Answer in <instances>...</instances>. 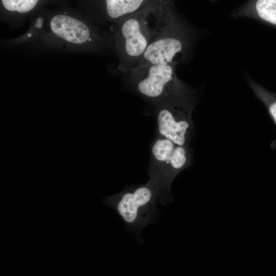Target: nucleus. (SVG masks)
Masks as SVG:
<instances>
[{"mask_svg": "<svg viewBox=\"0 0 276 276\" xmlns=\"http://www.w3.org/2000/svg\"><path fill=\"white\" fill-rule=\"evenodd\" d=\"M155 22L149 45L132 68L176 63L175 57L187 50L189 38L180 22L170 20Z\"/></svg>", "mask_w": 276, "mask_h": 276, "instance_id": "obj_4", "label": "nucleus"}, {"mask_svg": "<svg viewBox=\"0 0 276 276\" xmlns=\"http://www.w3.org/2000/svg\"><path fill=\"white\" fill-rule=\"evenodd\" d=\"M149 22L146 18L132 16L119 23L117 40L125 72L137 63L149 45L152 37Z\"/></svg>", "mask_w": 276, "mask_h": 276, "instance_id": "obj_5", "label": "nucleus"}, {"mask_svg": "<svg viewBox=\"0 0 276 276\" xmlns=\"http://www.w3.org/2000/svg\"><path fill=\"white\" fill-rule=\"evenodd\" d=\"M176 64H149L132 68L128 72L139 94L159 105L192 100V90L176 75Z\"/></svg>", "mask_w": 276, "mask_h": 276, "instance_id": "obj_2", "label": "nucleus"}, {"mask_svg": "<svg viewBox=\"0 0 276 276\" xmlns=\"http://www.w3.org/2000/svg\"><path fill=\"white\" fill-rule=\"evenodd\" d=\"M38 0H2L4 7L8 11L27 13L32 10Z\"/></svg>", "mask_w": 276, "mask_h": 276, "instance_id": "obj_11", "label": "nucleus"}, {"mask_svg": "<svg viewBox=\"0 0 276 276\" xmlns=\"http://www.w3.org/2000/svg\"><path fill=\"white\" fill-rule=\"evenodd\" d=\"M193 108L192 100L159 105L157 112L159 135L178 145L188 146L193 129Z\"/></svg>", "mask_w": 276, "mask_h": 276, "instance_id": "obj_6", "label": "nucleus"}, {"mask_svg": "<svg viewBox=\"0 0 276 276\" xmlns=\"http://www.w3.org/2000/svg\"><path fill=\"white\" fill-rule=\"evenodd\" d=\"M191 162L192 153L188 146L178 145L159 135L155 139L151 147L148 172L150 179L159 187V200L162 204L166 205L172 201L171 183Z\"/></svg>", "mask_w": 276, "mask_h": 276, "instance_id": "obj_3", "label": "nucleus"}, {"mask_svg": "<svg viewBox=\"0 0 276 276\" xmlns=\"http://www.w3.org/2000/svg\"><path fill=\"white\" fill-rule=\"evenodd\" d=\"M160 196L157 184L150 179L145 184L130 186L122 192L104 198L122 219L127 228L138 238L141 230L158 215L156 201Z\"/></svg>", "mask_w": 276, "mask_h": 276, "instance_id": "obj_1", "label": "nucleus"}, {"mask_svg": "<svg viewBox=\"0 0 276 276\" xmlns=\"http://www.w3.org/2000/svg\"><path fill=\"white\" fill-rule=\"evenodd\" d=\"M233 16L255 19L276 27V0H249Z\"/></svg>", "mask_w": 276, "mask_h": 276, "instance_id": "obj_8", "label": "nucleus"}, {"mask_svg": "<svg viewBox=\"0 0 276 276\" xmlns=\"http://www.w3.org/2000/svg\"><path fill=\"white\" fill-rule=\"evenodd\" d=\"M144 0H105L108 15L112 19L133 13L141 5Z\"/></svg>", "mask_w": 276, "mask_h": 276, "instance_id": "obj_9", "label": "nucleus"}, {"mask_svg": "<svg viewBox=\"0 0 276 276\" xmlns=\"http://www.w3.org/2000/svg\"><path fill=\"white\" fill-rule=\"evenodd\" d=\"M247 81L255 94L267 107L270 116L276 125V94L266 90L249 78H247ZM275 144L276 141L274 143V145Z\"/></svg>", "mask_w": 276, "mask_h": 276, "instance_id": "obj_10", "label": "nucleus"}, {"mask_svg": "<svg viewBox=\"0 0 276 276\" xmlns=\"http://www.w3.org/2000/svg\"><path fill=\"white\" fill-rule=\"evenodd\" d=\"M50 27L55 35L72 44H85L92 39L91 30L84 22L67 15L58 14L53 17Z\"/></svg>", "mask_w": 276, "mask_h": 276, "instance_id": "obj_7", "label": "nucleus"}]
</instances>
